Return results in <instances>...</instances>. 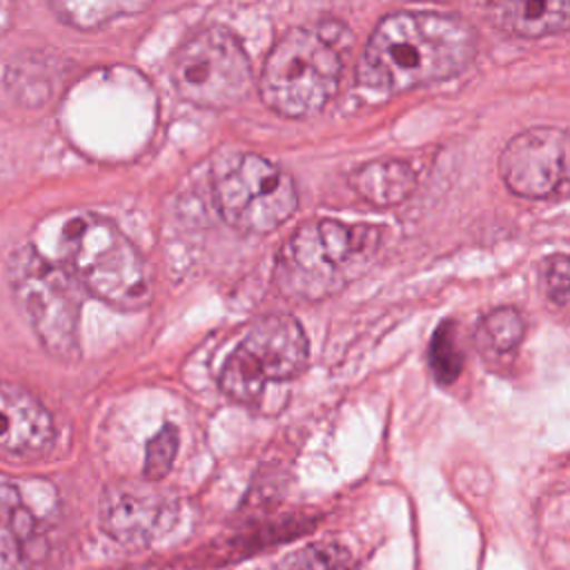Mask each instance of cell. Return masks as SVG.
<instances>
[{
  "mask_svg": "<svg viewBox=\"0 0 570 570\" xmlns=\"http://www.w3.org/2000/svg\"><path fill=\"white\" fill-rule=\"evenodd\" d=\"M476 53L474 29L441 11H396L370 33L356 65L361 87L403 94L461 73Z\"/></svg>",
  "mask_w": 570,
  "mask_h": 570,
  "instance_id": "6da1fadb",
  "label": "cell"
},
{
  "mask_svg": "<svg viewBox=\"0 0 570 570\" xmlns=\"http://www.w3.org/2000/svg\"><path fill=\"white\" fill-rule=\"evenodd\" d=\"M379 245V227L305 220L276 254L274 285L292 301H323L354 281L372 263Z\"/></svg>",
  "mask_w": 570,
  "mask_h": 570,
  "instance_id": "7a4b0ae2",
  "label": "cell"
},
{
  "mask_svg": "<svg viewBox=\"0 0 570 570\" xmlns=\"http://www.w3.org/2000/svg\"><path fill=\"white\" fill-rule=\"evenodd\" d=\"M60 256L76 283L111 307L131 312L151 298L140 252L105 216L73 214L60 232Z\"/></svg>",
  "mask_w": 570,
  "mask_h": 570,
  "instance_id": "3957f363",
  "label": "cell"
},
{
  "mask_svg": "<svg viewBox=\"0 0 570 570\" xmlns=\"http://www.w3.org/2000/svg\"><path fill=\"white\" fill-rule=\"evenodd\" d=\"M341 49L314 27L285 31L269 49L258 78L263 102L285 118L318 114L338 91Z\"/></svg>",
  "mask_w": 570,
  "mask_h": 570,
  "instance_id": "277c9868",
  "label": "cell"
},
{
  "mask_svg": "<svg viewBox=\"0 0 570 570\" xmlns=\"http://www.w3.org/2000/svg\"><path fill=\"white\" fill-rule=\"evenodd\" d=\"M9 281L40 345L56 358H76L82 305L76 278L24 245L9 258Z\"/></svg>",
  "mask_w": 570,
  "mask_h": 570,
  "instance_id": "5b68a950",
  "label": "cell"
},
{
  "mask_svg": "<svg viewBox=\"0 0 570 570\" xmlns=\"http://www.w3.org/2000/svg\"><path fill=\"white\" fill-rule=\"evenodd\" d=\"M212 178L218 212L238 232L269 234L296 212L298 194L292 176L261 154L220 156Z\"/></svg>",
  "mask_w": 570,
  "mask_h": 570,
  "instance_id": "8992f818",
  "label": "cell"
},
{
  "mask_svg": "<svg viewBox=\"0 0 570 570\" xmlns=\"http://www.w3.org/2000/svg\"><path fill=\"white\" fill-rule=\"evenodd\" d=\"M171 80L191 105L227 109L252 89V65L238 38L223 27H207L189 36L174 56Z\"/></svg>",
  "mask_w": 570,
  "mask_h": 570,
  "instance_id": "52a82bcc",
  "label": "cell"
},
{
  "mask_svg": "<svg viewBox=\"0 0 570 570\" xmlns=\"http://www.w3.org/2000/svg\"><path fill=\"white\" fill-rule=\"evenodd\" d=\"M307 363V336L287 314L252 325L220 370V390L238 403H256L269 383L294 379Z\"/></svg>",
  "mask_w": 570,
  "mask_h": 570,
  "instance_id": "ba28073f",
  "label": "cell"
},
{
  "mask_svg": "<svg viewBox=\"0 0 570 570\" xmlns=\"http://www.w3.org/2000/svg\"><path fill=\"white\" fill-rule=\"evenodd\" d=\"M503 185L521 198H552L570 189V131L530 127L512 136L499 156Z\"/></svg>",
  "mask_w": 570,
  "mask_h": 570,
  "instance_id": "9c48e42d",
  "label": "cell"
},
{
  "mask_svg": "<svg viewBox=\"0 0 570 570\" xmlns=\"http://www.w3.org/2000/svg\"><path fill=\"white\" fill-rule=\"evenodd\" d=\"M171 519V503L140 483L111 485L100 503V525L120 543H147L165 532Z\"/></svg>",
  "mask_w": 570,
  "mask_h": 570,
  "instance_id": "30bf717a",
  "label": "cell"
},
{
  "mask_svg": "<svg viewBox=\"0 0 570 570\" xmlns=\"http://www.w3.org/2000/svg\"><path fill=\"white\" fill-rule=\"evenodd\" d=\"M53 436V419L42 401L22 385L0 381V454L36 456Z\"/></svg>",
  "mask_w": 570,
  "mask_h": 570,
  "instance_id": "8fae6325",
  "label": "cell"
},
{
  "mask_svg": "<svg viewBox=\"0 0 570 570\" xmlns=\"http://www.w3.org/2000/svg\"><path fill=\"white\" fill-rule=\"evenodd\" d=\"M488 13L517 38H546L570 29V0H488Z\"/></svg>",
  "mask_w": 570,
  "mask_h": 570,
  "instance_id": "7c38bea8",
  "label": "cell"
},
{
  "mask_svg": "<svg viewBox=\"0 0 570 570\" xmlns=\"http://www.w3.org/2000/svg\"><path fill=\"white\" fill-rule=\"evenodd\" d=\"M350 189L370 205L392 207L403 203L416 189L414 167L396 158H376L356 167L347 176Z\"/></svg>",
  "mask_w": 570,
  "mask_h": 570,
  "instance_id": "4fadbf2b",
  "label": "cell"
},
{
  "mask_svg": "<svg viewBox=\"0 0 570 570\" xmlns=\"http://www.w3.org/2000/svg\"><path fill=\"white\" fill-rule=\"evenodd\" d=\"M151 0H51L53 11L78 29H96L114 18L142 11Z\"/></svg>",
  "mask_w": 570,
  "mask_h": 570,
  "instance_id": "5bb4252c",
  "label": "cell"
},
{
  "mask_svg": "<svg viewBox=\"0 0 570 570\" xmlns=\"http://www.w3.org/2000/svg\"><path fill=\"white\" fill-rule=\"evenodd\" d=\"M42 519L0 517V570H22L36 550Z\"/></svg>",
  "mask_w": 570,
  "mask_h": 570,
  "instance_id": "9a60e30c",
  "label": "cell"
},
{
  "mask_svg": "<svg viewBox=\"0 0 570 570\" xmlns=\"http://www.w3.org/2000/svg\"><path fill=\"white\" fill-rule=\"evenodd\" d=\"M525 334L523 316L512 307H497L488 312L476 325V343L483 350L505 354L512 352Z\"/></svg>",
  "mask_w": 570,
  "mask_h": 570,
  "instance_id": "2e32d148",
  "label": "cell"
},
{
  "mask_svg": "<svg viewBox=\"0 0 570 570\" xmlns=\"http://www.w3.org/2000/svg\"><path fill=\"white\" fill-rule=\"evenodd\" d=\"M269 570H356V566L345 548L325 541L283 557Z\"/></svg>",
  "mask_w": 570,
  "mask_h": 570,
  "instance_id": "e0dca14e",
  "label": "cell"
},
{
  "mask_svg": "<svg viewBox=\"0 0 570 570\" xmlns=\"http://www.w3.org/2000/svg\"><path fill=\"white\" fill-rule=\"evenodd\" d=\"M430 367L434 379L441 385L452 383L463 367V354L456 343V327L452 323H443L430 343Z\"/></svg>",
  "mask_w": 570,
  "mask_h": 570,
  "instance_id": "ac0fdd59",
  "label": "cell"
},
{
  "mask_svg": "<svg viewBox=\"0 0 570 570\" xmlns=\"http://www.w3.org/2000/svg\"><path fill=\"white\" fill-rule=\"evenodd\" d=\"M176 452H178V430L174 425H165L160 432H156L147 441L142 476L147 481L163 479L171 470Z\"/></svg>",
  "mask_w": 570,
  "mask_h": 570,
  "instance_id": "d6986e66",
  "label": "cell"
},
{
  "mask_svg": "<svg viewBox=\"0 0 570 570\" xmlns=\"http://www.w3.org/2000/svg\"><path fill=\"white\" fill-rule=\"evenodd\" d=\"M541 283L554 305L570 309V256L561 254L546 258L541 267Z\"/></svg>",
  "mask_w": 570,
  "mask_h": 570,
  "instance_id": "ffe728a7",
  "label": "cell"
},
{
  "mask_svg": "<svg viewBox=\"0 0 570 570\" xmlns=\"http://www.w3.org/2000/svg\"><path fill=\"white\" fill-rule=\"evenodd\" d=\"M118 570H156L151 566H129V568H118Z\"/></svg>",
  "mask_w": 570,
  "mask_h": 570,
  "instance_id": "44dd1931",
  "label": "cell"
}]
</instances>
